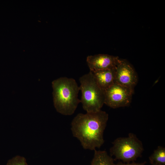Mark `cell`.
I'll return each instance as SVG.
<instances>
[{
  "instance_id": "ba28073f",
  "label": "cell",
  "mask_w": 165,
  "mask_h": 165,
  "mask_svg": "<svg viewBox=\"0 0 165 165\" xmlns=\"http://www.w3.org/2000/svg\"><path fill=\"white\" fill-rule=\"evenodd\" d=\"M91 72L98 85L104 91L115 82V67Z\"/></svg>"
},
{
  "instance_id": "7c38bea8",
  "label": "cell",
  "mask_w": 165,
  "mask_h": 165,
  "mask_svg": "<svg viewBox=\"0 0 165 165\" xmlns=\"http://www.w3.org/2000/svg\"><path fill=\"white\" fill-rule=\"evenodd\" d=\"M146 162H145L141 163H137L133 162L132 163H123L121 162H119L116 164H114V165H145Z\"/></svg>"
},
{
  "instance_id": "9c48e42d",
  "label": "cell",
  "mask_w": 165,
  "mask_h": 165,
  "mask_svg": "<svg viewBox=\"0 0 165 165\" xmlns=\"http://www.w3.org/2000/svg\"><path fill=\"white\" fill-rule=\"evenodd\" d=\"M114 160L105 150H94L90 165H114Z\"/></svg>"
},
{
  "instance_id": "30bf717a",
  "label": "cell",
  "mask_w": 165,
  "mask_h": 165,
  "mask_svg": "<svg viewBox=\"0 0 165 165\" xmlns=\"http://www.w3.org/2000/svg\"><path fill=\"white\" fill-rule=\"evenodd\" d=\"M149 160L152 165L159 164L165 165V147L158 146L149 156Z\"/></svg>"
},
{
  "instance_id": "3957f363",
  "label": "cell",
  "mask_w": 165,
  "mask_h": 165,
  "mask_svg": "<svg viewBox=\"0 0 165 165\" xmlns=\"http://www.w3.org/2000/svg\"><path fill=\"white\" fill-rule=\"evenodd\" d=\"M79 90L82 93L80 102L86 112L101 110L105 101V91L97 82L91 71L79 79Z\"/></svg>"
},
{
  "instance_id": "52a82bcc",
  "label": "cell",
  "mask_w": 165,
  "mask_h": 165,
  "mask_svg": "<svg viewBox=\"0 0 165 165\" xmlns=\"http://www.w3.org/2000/svg\"><path fill=\"white\" fill-rule=\"evenodd\" d=\"M119 58L117 56L100 54L88 56L86 62L90 71L115 68Z\"/></svg>"
},
{
  "instance_id": "8992f818",
  "label": "cell",
  "mask_w": 165,
  "mask_h": 165,
  "mask_svg": "<svg viewBox=\"0 0 165 165\" xmlns=\"http://www.w3.org/2000/svg\"><path fill=\"white\" fill-rule=\"evenodd\" d=\"M138 81L132 65L127 60L119 58L115 67V82L134 90Z\"/></svg>"
},
{
  "instance_id": "4fadbf2b",
  "label": "cell",
  "mask_w": 165,
  "mask_h": 165,
  "mask_svg": "<svg viewBox=\"0 0 165 165\" xmlns=\"http://www.w3.org/2000/svg\"><path fill=\"white\" fill-rule=\"evenodd\" d=\"M152 165H164L159 164H152Z\"/></svg>"
},
{
  "instance_id": "277c9868",
  "label": "cell",
  "mask_w": 165,
  "mask_h": 165,
  "mask_svg": "<svg viewBox=\"0 0 165 165\" xmlns=\"http://www.w3.org/2000/svg\"><path fill=\"white\" fill-rule=\"evenodd\" d=\"M144 148L142 141L132 133L127 137L117 138L112 142L110 149L111 156L123 162L129 163L141 156Z\"/></svg>"
},
{
  "instance_id": "6da1fadb",
  "label": "cell",
  "mask_w": 165,
  "mask_h": 165,
  "mask_svg": "<svg viewBox=\"0 0 165 165\" xmlns=\"http://www.w3.org/2000/svg\"><path fill=\"white\" fill-rule=\"evenodd\" d=\"M108 119V114L101 110L79 113L71 123L72 135L79 141L84 149L94 151L104 143V133Z\"/></svg>"
},
{
  "instance_id": "7a4b0ae2",
  "label": "cell",
  "mask_w": 165,
  "mask_h": 165,
  "mask_svg": "<svg viewBox=\"0 0 165 165\" xmlns=\"http://www.w3.org/2000/svg\"><path fill=\"white\" fill-rule=\"evenodd\" d=\"M53 104L56 111L65 116L73 114L80 100L78 98L79 90L75 80L62 77L52 82Z\"/></svg>"
},
{
  "instance_id": "8fae6325",
  "label": "cell",
  "mask_w": 165,
  "mask_h": 165,
  "mask_svg": "<svg viewBox=\"0 0 165 165\" xmlns=\"http://www.w3.org/2000/svg\"><path fill=\"white\" fill-rule=\"evenodd\" d=\"M6 165H28L26 160L23 156L17 155L9 160Z\"/></svg>"
},
{
  "instance_id": "5b68a950",
  "label": "cell",
  "mask_w": 165,
  "mask_h": 165,
  "mask_svg": "<svg viewBox=\"0 0 165 165\" xmlns=\"http://www.w3.org/2000/svg\"><path fill=\"white\" fill-rule=\"evenodd\" d=\"M134 90L115 82L105 90L104 104L113 108L130 104Z\"/></svg>"
}]
</instances>
